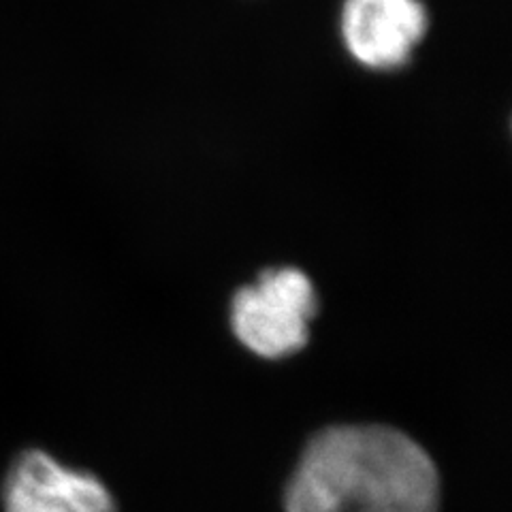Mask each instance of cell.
<instances>
[{
	"label": "cell",
	"mask_w": 512,
	"mask_h": 512,
	"mask_svg": "<svg viewBox=\"0 0 512 512\" xmlns=\"http://www.w3.org/2000/svg\"><path fill=\"white\" fill-rule=\"evenodd\" d=\"M5 512H118L99 478L62 466L50 453L28 448L3 483Z\"/></svg>",
	"instance_id": "obj_4"
},
{
	"label": "cell",
	"mask_w": 512,
	"mask_h": 512,
	"mask_svg": "<svg viewBox=\"0 0 512 512\" xmlns=\"http://www.w3.org/2000/svg\"><path fill=\"white\" fill-rule=\"evenodd\" d=\"M429 24L423 0H344L340 11L346 54L374 73L406 69L427 39Z\"/></svg>",
	"instance_id": "obj_3"
},
{
	"label": "cell",
	"mask_w": 512,
	"mask_h": 512,
	"mask_svg": "<svg viewBox=\"0 0 512 512\" xmlns=\"http://www.w3.org/2000/svg\"><path fill=\"white\" fill-rule=\"evenodd\" d=\"M440 476L421 444L384 425H338L308 442L286 512H438Z\"/></svg>",
	"instance_id": "obj_1"
},
{
	"label": "cell",
	"mask_w": 512,
	"mask_h": 512,
	"mask_svg": "<svg viewBox=\"0 0 512 512\" xmlns=\"http://www.w3.org/2000/svg\"><path fill=\"white\" fill-rule=\"evenodd\" d=\"M318 312L312 280L295 267L267 269L259 282L239 288L231 303V325L254 355L284 359L310 340V320Z\"/></svg>",
	"instance_id": "obj_2"
}]
</instances>
